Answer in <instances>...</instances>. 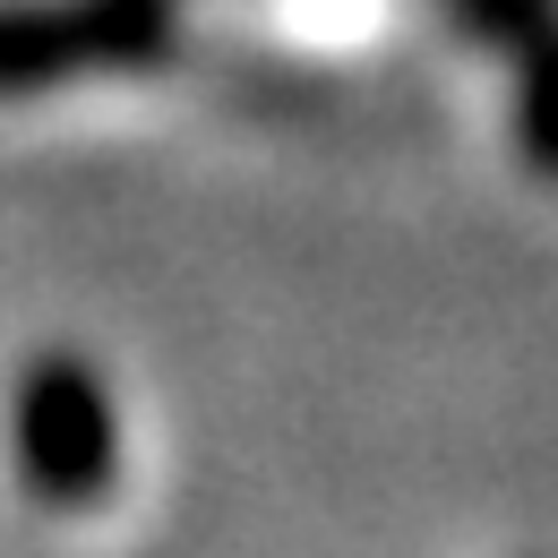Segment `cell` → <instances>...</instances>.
<instances>
[{"label":"cell","instance_id":"obj_1","mask_svg":"<svg viewBox=\"0 0 558 558\" xmlns=\"http://www.w3.org/2000/svg\"><path fill=\"white\" fill-rule=\"evenodd\" d=\"M9 456H17V489L44 515H95L121 489V413H112L95 352H26L9 387Z\"/></svg>","mask_w":558,"mask_h":558},{"label":"cell","instance_id":"obj_2","mask_svg":"<svg viewBox=\"0 0 558 558\" xmlns=\"http://www.w3.org/2000/svg\"><path fill=\"white\" fill-rule=\"evenodd\" d=\"M181 61V0H0V104Z\"/></svg>","mask_w":558,"mask_h":558}]
</instances>
